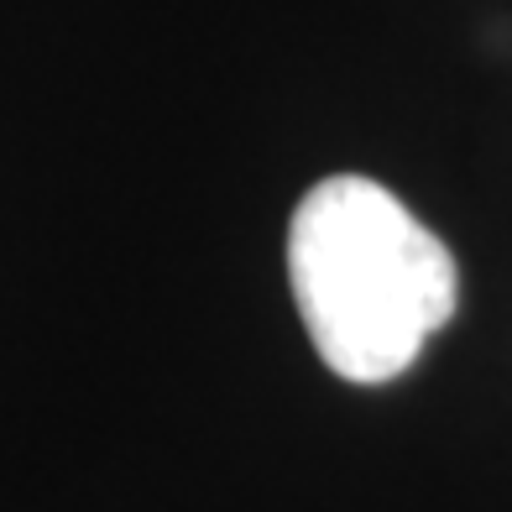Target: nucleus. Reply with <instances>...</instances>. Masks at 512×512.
Returning <instances> with one entry per match:
<instances>
[{"mask_svg":"<svg viewBox=\"0 0 512 512\" xmlns=\"http://www.w3.org/2000/svg\"><path fill=\"white\" fill-rule=\"evenodd\" d=\"M288 283L319 361L356 387L403 377L460 298L450 246L361 173H335L298 199Z\"/></svg>","mask_w":512,"mask_h":512,"instance_id":"obj_1","label":"nucleus"}]
</instances>
